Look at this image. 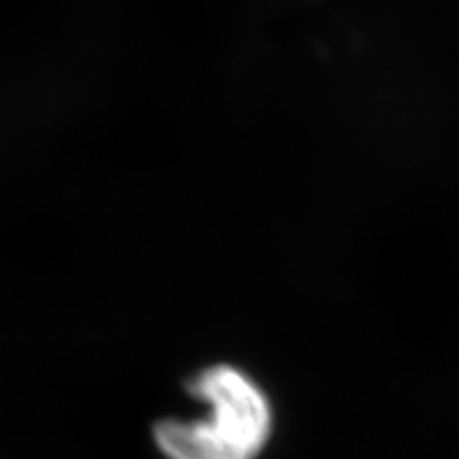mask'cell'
<instances>
[{
    "instance_id": "cell-1",
    "label": "cell",
    "mask_w": 459,
    "mask_h": 459,
    "mask_svg": "<svg viewBox=\"0 0 459 459\" xmlns=\"http://www.w3.org/2000/svg\"><path fill=\"white\" fill-rule=\"evenodd\" d=\"M194 398L211 406L209 419L156 423L153 438L169 459H257L273 434V406L243 370L211 366L187 383Z\"/></svg>"
}]
</instances>
